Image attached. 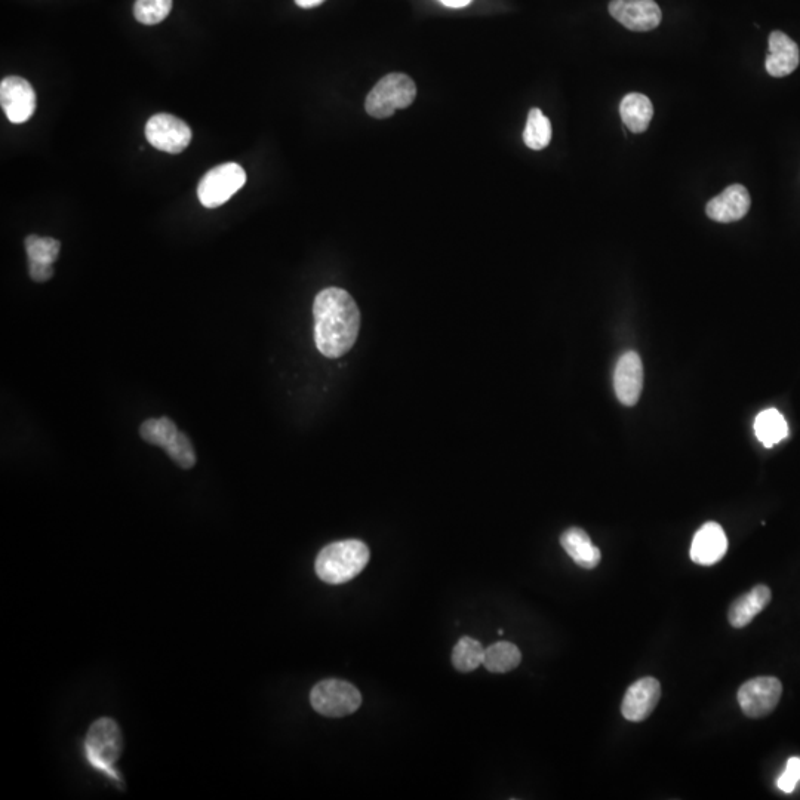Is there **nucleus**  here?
Segmentation results:
<instances>
[{"mask_svg": "<svg viewBox=\"0 0 800 800\" xmlns=\"http://www.w3.org/2000/svg\"><path fill=\"white\" fill-rule=\"evenodd\" d=\"M316 347L323 356L338 359L355 346L360 331L358 304L340 288L320 291L313 304Z\"/></svg>", "mask_w": 800, "mask_h": 800, "instance_id": "nucleus-1", "label": "nucleus"}, {"mask_svg": "<svg viewBox=\"0 0 800 800\" xmlns=\"http://www.w3.org/2000/svg\"><path fill=\"white\" fill-rule=\"evenodd\" d=\"M368 562L369 549L363 541H337L320 550L316 574L323 583L344 584L358 577Z\"/></svg>", "mask_w": 800, "mask_h": 800, "instance_id": "nucleus-2", "label": "nucleus"}, {"mask_svg": "<svg viewBox=\"0 0 800 800\" xmlns=\"http://www.w3.org/2000/svg\"><path fill=\"white\" fill-rule=\"evenodd\" d=\"M417 97L414 80L402 73L384 76L366 97V113L375 119H387L396 110L406 109Z\"/></svg>", "mask_w": 800, "mask_h": 800, "instance_id": "nucleus-3", "label": "nucleus"}, {"mask_svg": "<svg viewBox=\"0 0 800 800\" xmlns=\"http://www.w3.org/2000/svg\"><path fill=\"white\" fill-rule=\"evenodd\" d=\"M310 703L319 715L344 718L353 715L362 704V695L352 683L340 679L319 682L310 692Z\"/></svg>", "mask_w": 800, "mask_h": 800, "instance_id": "nucleus-4", "label": "nucleus"}, {"mask_svg": "<svg viewBox=\"0 0 800 800\" xmlns=\"http://www.w3.org/2000/svg\"><path fill=\"white\" fill-rule=\"evenodd\" d=\"M89 762L107 774L115 775L116 760L122 755L123 740L118 723L109 718L98 719L86 735Z\"/></svg>", "mask_w": 800, "mask_h": 800, "instance_id": "nucleus-5", "label": "nucleus"}, {"mask_svg": "<svg viewBox=\"0 0 800 800\" xmlns=\"http://www.w3.org/2000/svg\"><path fill=\"white\" fill-rule=\"evenodd\" d=\"M246 183V172L238 163H223L206 172L200 180L198 196L205 208L214 209L232 199Z\"/></svg>", "mask_w": 800, "mask_h": 800, "instance_id": "nucleus-6", "label": "nucleus"}, {"mask_svg": "<svg viewBox=\"0 0 800 800\" xmlns=\"http://www.w3.org/2000/svg\"><path fill=\"white\" fill-rule=\"evenodd\" d=\"M783 685L777 678L763 676L749 680L738 691V704L744 715L759 719L771 715L780 703Z\"/></svg>", "mask_w": 800, "mask_h": 800, "instance_id": "nucleus-7", "label": "nucleus"}, {"mask_svg": "<svg viewBox=\"0 0 800 800\" xmlns=\"http://www.w3.org/2000/svg\"><path fill=\"white\" fill-rule=\"evenodd\" d=\"M146 137L147 141L160 152L178 155L189 147L192 141V129L175 116L159 113L147 122Z\"/></svg>", "mask_w": 800, "mask_h": 800, "instance_id": "nucleus-8", "label": "nucleus"}, {"mask_svg": "<svg viewBox=\"0 0 800 800\" xmlns=\"http://www.w3.org/2000/svg\"><path fill=\"white\" fill-rule=\"evenodd\" d=\"M609 14L632 32H651L663 18L655 0H611Z\"/></svg>", "mask_w": 800, "mask_h": 800, "instance_id": "nucleus-9", "label": "nucleus"}, {"mask_svg": "<svg viewBox=\"0 0 800 800\" xmlns=\"http://www.w3.org/2000/svg\"><path fill=\"white\" fill-rule=\"evenodd\" d=\"M0 104L9 122H27L36 110V94L26 79L9 76L0 83Z\"/></svg>", "mask_w": 800, "mask_h": 800, "instance_id": "nucleus-10", "label": "nucleus"}, {"mask_svg": "<svg viewBox=\"0 0 800 800\" xmlns=\"http://www.w3.org/2000/svg\"><path fill=\"white\" fill-rule=\"evenodd\" d=\"M660 697L661 685L657 679H639L627 689L621 713L629 722H642L654 712Z\"/></svg>", "mask_w": 800, "mask_h": 800, "instance_id": "nucleus-11", "label": "nucleus"}, {"mask_svg": "<svg viewBox=\"0 0 800 800\" xmlns=\"http://www.w3.org/2000/svg\"><path fill=\"white\" fill-rule=\"evenodd\" d=\"M614 387L617 398L623 405L638 403L643 389V365L638 353L627 352L615 366Z\"/></svg>", "mask_w": 800, "mask_h": 800, "instance_id": "nucleus-12", "label": "nucleus"}, {"mask_svg": "<svg viewBox=\"0 0 800 800\" xmlns=\"http://www.w3.org/2000/svg\"><path fill=\"white\" fill-rule=\"evenodd\" d=\"M750 203L752 199L749 190L741 184H732L725 192L707 203L706 212L710 220L723 224L734 223L746 217Z\"/></svg>", "mask_w": 800, "mask_h": 800, "instance_id": "nucleus-13", "label": "nucleus"}, {"mask_svg": "<svg viewBox=\"0 0 800 800\" xmlns=\"http://www.w3.org/2000/svg\"><path fill=\"white\" fill-rule=\"evenodd\" d=\"M728 550V538L722 526L707 522L698 529L692 540L691 559L698 565L710 566L723 559Z\"/></svg>", "mask_w": 800, "mask_h": 800, "instance_id": "nucleus-14", "label": "nucleus"}, {"mask_svg": "<svg viewBox=\"0 0 800 800\" xmlns=\"http://www.w3.org/2000/svg\"><path fill=\"white\" fill-rule=\"evenodd\" d=\"M800 51L798 43L786 33L772 32L769 36V54L766 57V72L772 78H786L798 69Z\"/></svg>", "mask_w": 800, "mask_h": 800, "instance_id": "nucleus-15", "label": "nucleus"}, {"mask_svg": "<svg viewBox=\"0 0 800 800\" xmlns=\"http://www.w3.org/2000/svg\"><path fill=\"white\" fill-rule=\"evenodd\" d=\"M772 593L768 586L753 587L746 595L741 596L732 603L729 608L728 620L734 629H743L752 623L753 618L758 617L760 612L771 602Z\"/></svg>", "mask_w": 800, "mask_h": 800, "instance_id": "nucleus-16", "label": "nucleus"}, {"mask_svg": "<svg viewBox=\"0 0 800 800\" xmlns=\"http://www.w3.org/2000/svg\"><path fill=\"white\" fill-rule=\"evenodd\" d=\"M563 550L569 558L584 569H595L599 565L602 555L600 550L590 540L589 534L581 528H569L560 537Z\"/></svg>", "mask_w": 800, "mask_h": 800, "instance_id": "nucleus-17", "label": "nucleus"}, {"mask_svg": "<svg viewBox=\"0 0 800 800\" xmlns=\"http://www.w3.org/2000/svg\"><path fill=\"white\" fill-rule=\"evenodd\" d=\"M620 115L627 129L635 134H642L651 123L654 106L646 95L632 92L621 101Z\"/></svg>", "mask_w": 800, "mask_h": 800, "instance_id": "nucleus-18", "label": "nucleus"}, {"mask_svg": "<svg viewBox=\"0 0 800 800\" xmlns=\"http://www.w3.org/2000/svg\"><path fill=\"white\" fill-rule=\"evenodd\" d=\"M755 432L765 448H772L787 438L789 426L780 411L774 408L765 409L756 417Z\"/></svg>", "mask_w": 800, "mask_h": 800, "instance_id": "nucleus-19", "label": "nucleus"}, {"mask_svg": "<svg viewBox=\"0 0 800 800\" xmlns=\"http://www.w3.org/2000/svg\"><path fill=\"white\" fill-rule=\"evenodd\" d=\"M522 661L519 648L510 642H497L485 649L483 666L491 673H507L515 670Z\"/></svg>", "mask_w": 800, "mask_h": 800, "instance_id": "nucleus-20", "label": "nucleus"}, {"mask_svg": "<svg viewBox=\"0 0 800 800\" xmlns=\"http://www.w3.org/2000/svg\"><path fill=\"white\" fill-rule=\"evenodd\" d=\"M552 141V123L540 109H531L523 131V143L532 150H543Z\"/></svg>", "mask_w": 800, "mask_h": 800, "instance_id": "nucleus-21", "label": "nucleus"}, {"mask_svg": "<svg viewBox=\"0 0 800 800\" xmlns=\"http://www.w3.org/2000/svg\"><path fill=\"white\" fill-rule=\"evenodd\" d=\"M452 666L461 673H470L483 664L485 648L479 640L464 636L458 640L452 651Z\"/></svg>", "mask_w": 800, "mask_h": 800, "instance_id": "nucleus-22", "label": "nucleus"}, {"mask_svg": "<svg viewBox=\"0 0 800 800\" xmlns=\"http://www.w3.org/2000/svg\"><path fill=\"white\" fill-rule=\"evenodd\" d=\"M178 433L180 430L168 417L150 418V420L144 421L140 427L141 438L150 445L160 446L163 449L168 448L174 442Z\"/></svg>", "mask_w": 800, "mask_h": 800, "instance_id": "nucleus-23", "label": "nucleus"}, {"mask_svg": "<svg viewBox=\"0 0 800 800\" xmlns=\"http://www.w3.org/2000/svg\"><path fill=\"white\" fill-rule=\"evenodd\" d=\"M60 249V240L40 238L36 235L27 236L26 251L29 263L54 264L60 254Z\"/></svg>", "mask_w": 800, "mask_h": 800, "instance_id": "nucleus-24", "label": "nucleus"}, {"mask_svg": "<svg viewBox=\"0 0 800 800\" xmlns=\"http://www.w3.org/2000/svg\"><path fill=\"white\" fill-rule=\"evenodd\" d=\"M172 11V0H137L134 15L137 21L146 26L162 23Z\"/></svg>", "mask_w": 800, "mask_h": 800, "instance_id": "nucleus-25", "label": "nucleus"}, {"mask_svg": "<svg viewBox=\"0 0 800 800\" xmlns=\"http://www.w3.org/2000/svg\"><path fill=\"white\" fill-rule=\"evenodd\" d=\"M165 451L181 469H192L196 464L195 448H193L192 440L187 438L186 433H178L177 438Z\"/></svg>", "mask_w": 800, "mask_h": 800, "instance_id": "nucleus-26", "label": "nucleus"}, {"mask_svg": "<svg viewBox=\"0 0 800 800\" xmlns=\"http://www.w3.org/2000/svg\"><path fill=\"white\" fill-rule=\"evenodd\" d=\"M799 781L800 758H790L789 762H787L786 771L778 778V789L784 793H793Z\"/></svg>", "mask_w": 800, "mask_h": 800, "instance_id": "nucleus-27", "label": "nucleus"}, {"mask_svg": "<svg viewBox=\"0 0 800 800\" xmlns=\"http://www.w3.org/2000/svg\"><path fill=\"white\" fill-rule=\"evenodd\" d=\"M29 275L35 282H46L54 276L52 264L29 263Z\"/></svg>", "mask_w": 800, "mask_h": 800, "instance_id": "nucleus-28", "label": "nucleus"}, {"mask_svg": "<svg viewBox=\"0 0 800 800\" xmlns=\"http://www.w3.org/2000/svg\"><path fill=\"white\" fill-rule=\"evenodd\" d=\"M440 3L443 5L448 6V8H464V6L470 5L472 0H439Z\"/></svg>", "mask_w": 800, "mask_h": 800, "instance_id": "nucleus-29", "label": "nucleus"}, {"mask_svg": "<svg viewBox=\"0 0 800 800\" xmlns=\"http://www.w3.org/2000/svg\"><path fill=\"white\" fill-rule=\"evenodd\" d=\"M323 2L325 0H295V3L304 9L316 8V6L322 5Z\"/></svg>", "mask_w": 800, "mask_h": 800, "instance_id": "nucleus-30", "label": "nucleus"}]
</instances>
